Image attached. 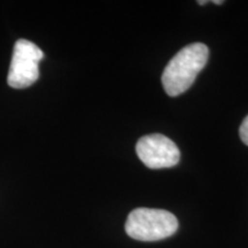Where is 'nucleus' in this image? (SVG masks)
<instances>
[{
    "instance_id": "obj_5",
    "label": "nucleus",
    "mask_w": 248,
    "mask_h": 248,
    "mask_svg": "<svg viewBox=\"0 0 248 248\" xmlns=\"http://www.w3.org/2000/svg\"><path fill=\"white\" fill-rule=\"evenodd\" d=\"M239 136L245 145L248 146V115L245 117L239 128Z\"/></svg>"
},
{
    "instance_id": "obj_6",
    "label": "nucleus",
    "mask_w": 248,
    "mask_h": 248,
    "mask_svg": "<svg viewBox=\"0 0 248 248\" xmlns=\"http://www.w3.org/2000/svg\"><path fill=\"white\" fill-rule=\"evenodd\" d=\"M223 2H224V1H222V0H215V1H214V4H215V5H222Z\"/></svg>"
},
{
    "instance_id": "obj_7",
    "label": "nucleus",
    "mask_w": 248,
    "mask_h": 248,
    "mask_svg": "<svg viewBox=\"0 0 248 248\" xmlns=\"http://www.w3.org/2000/svg\"><path fill=\"white\" fill-rule=\"evenodd\" d=\"M197 2H198V4H199V5H206V4H207L206 0H204V1H203V0H199V1H197Z\"/></svg>"
},
{
    "instance_id": "obj_1",
    "label": "nucleus",
    "mask_w": 248,
    "mask_h": 248,
    "mask_svg": "<svg viewBox=\"0 0 248 248\" xmlns=\"http://www.w3.org/2000/svg\"><path fill=\"white\" fill-rule=\"evenodd\" d=\"M208 58L209 49L202 43H194L182 48L163 70L161 80L167 94L177 97L187 91L207 64Z\"/></svg>"
},
{
    "instance_id": "obj_3",
    "label": "nucleus",
    "mask_w": 248,
    "mask_h": 248,
    "mask_svg": "<svg viewBox=\"0 0 248 248\" xmlns=\"http://www.w3.org/2000/svg\"><path fill=\"white\" fill-rule=\"evenodd\" d=\"M44 53L36 44L27 39L15 43L9 66L7 83L13 89H26L32 85L39 77V62Z\"/></svg>"
},
{
    "instance_id": "obj_4",
    "label": "nucleus",
    "mask_w": 248,
    "mask_h": 248,
    "mask_svg": "<svg viewBox=\"0 0 248 248\" xmlns=\"http://www.w3.org/2000/svg\"><path fill=\"white\" fill-rule=\"evenodd\" d=\"M138 157L147 168H171L179 162L181 153L177 145L160 133L144 136L136 145Z\"/></svg>"
},
{
    "instance_id": "obj_2",
    "label": "nucleus",
    "mask_w": 248,
    "mask_h": 248,
    "mask_svg": "<svg viewBox=\"0 0 248 248\" xmlns=\"http://www.w3.org/2000/svg\"><path fill=\"white\" fill-rule=\"evenodd\" d=\"M177 230V217L164 209L137 208L129 214L125 222L126 234L139 241L166 239Z\"/></svg>"
}]
</instances>
